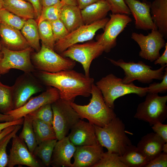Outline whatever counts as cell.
<instances>
[{
  "label": "cell",
  "instance_id": "6da1fadb",
  "mask_svg": "<svg viewBox=\"0 0 167 167\" xmlns=\"http://www.w3.org/2000/svg\"><path fill=\"white\" fill-rule=\"evenodd\" d=\"M35 76L42 84L57 88L60 98L69 102L78 96H90L94 82L93 78L72 69L55 73L39 71Z\"/></svg>",
  "mask_w": 167,
  "mask_h": 167
},
{
  "label": "cell",
  "instance_id": "7a4b0ae2",
  "mask_svg": "<svg viewBox=\"0 0 167 167\" xmlns=\"http://www.w3.org/2000/svg\"><path fill=\"white\" fill-rule=\"evenodd\" d=\"M91 95L90 102L87 105H80L74 102H69L70 104L82 119L86 118L93 125L104 126L117 115L114 109L106 104L101 92L94 83L92 86Z\"/></svg>",
  "mask_w": 167,
  "mask_h": 167
},
{
  "label": "cell",
  "instance_id": "3957f363",
  "mask_svg": "<svg viewBox=\"0 0 167 167\" xmlns=\"http://www.w3.org/2000/svg\"><path fill=\"white\" fill-rule=\"evenodd\" d=\"M94 126L99 143L106 148L108 151L120 156L124 154L127 147L132 144L126 133L124 124L118 117L114 118L104 126Z\"/></svg>",
  "mask_w": 167,
  "mask_h": 167
},
{
  "label": "cell",
  "instance_id": "277c9868",
  "mask_svg": "<svg viewBox=\"0 0 167 167\" xmlns=\"http://www.w3.org/2000/svg\"><path fill=\"white\" fill-rule=\"evenodd\" d=\"M95 85L101 92L106 104L113 109L115 100L120 97L128 94H135L140 97H143L147 93V87L137 86L133 82L124 84L122 79L112 73L102 77Z\"/></svg>",
  "mask_w": 167,
  "mask_h": 167
},
{
  "label": "cell",
  "instance_id": "5b68a950",
  "mask_svg": "<svg viewBox=\"0 0 167 167\" xmlns=\"http://www.w3.org/2000/svg\"><path fill=\"white\" fill-rule=\"evenodd\" d=\"M107 58L112 64L123 69L125 76L122 79V81L126 84H130L135 80L144 84H150L153 79L162 80L165 68L167 65L153 70L151 66L142 61L135 63L131 61L125 62L122 59L115 61L111 58Z\"/></svg>",
  "mask_w": 167,
  "mask_h": 167
},
{
  "label": "cell",
  "instance_id": "8992f818",
  "mask_svg": "<svg viewBox=\"0 0 167 167\" xmlns=\"http://www.w3.org/2000/svg\"><path fill=\"white\" fill-rule=\"evenodd\" d=\"M31 60L35 69L50 73L72 69L76 65L75 61L62 56L42 44L40 50L32 55Z\"/></svg>",
  "mask_w": 167,
  "mask_h": 167
},
{
  "label": "cell",
  "instance_id": "52a82bcc",
  "mask_svg": "<svg viewBox=\"0 0 167 167\" xmlns=\"http://www.w3.org/2000/svg\"><path fill=\"white\" fill-rule=\"evenodd\" d=\"M167 96L147 93L145 100L138 106L134 118L148 122L151 126L163 123L167 118Z\"/></svg>",
  "mask_w": 167,
  "mask_h": 167
},
{
  "label": "cell",
  "instance_id": "ba28073f",
  "mask_svg": "<svg viewBox=\"0 0 167 167\" xmlns=\"http://www.w3.org/2000/svg\"><path fill=\"white\" fill-rule=\"evenodd\" d=\"M51 106L53 126L57 139L59 140L66 136L72 127L82 119L69 102L59 98L52 103Z\"/></svg>",
  "mask_w": 167,
  "mask_h": 167
},
{
  "label": "cell",
  "instance_id": "9c48e42d",
  "mask_svg": "<svg viewBox=\"0 0 167 167\" xmlns=\"http://www.w3.org/2000/svg\"><path fill=\"white\" fill-rule=\"evenodd\" d=\"M104 52L103 47L97 41H90L83 44H74L60 54L80 63L85 75L89 76L90 67L92 61Z\"/></svg>",
  "mask_w": 167,
  "mask_h": 167
},
{
  "label": "cell",
  "instance_id": "30bf717a",
  "mask_svg": "<svg viewBox=\"0 0 167 167\" xmlns=\"http://www.w3.org/2000/svg\"><path fill=\"white\" fill-rule=\"evenodd\" d=\"M109 19V18L105 17L92 23L80 26L56 42L54 50L60 54L74 44L91 40L98 30L104 29Z\"/></svg>",
  "mask_w": 167,
  "mask_h": 167
},
{
  "label": "cell",
  "instance_id": "8fae6325",
  "mask_svg": "<svg viewBox=\"0 0 167 167\" xmlns=\"http://www.w3.org/2000/svg\"><path fill=\"white\" fill-rule=\"evenodd\" d=\"M33 49L29 47L20 50L8 49L2 46V57L0 60V73L4 74L12 69L25 73H32L35 69L31 60Z\"/></svg>",
  "mask_w": 167,
  "mask_h": 167
},
{
  "label": "cell",
  "instance_id": "7c38bea8",
  "mask_svg": "<svg viewBox=\"0 0 167 167\" xmlns=\"http://www.w3.org/2000/svg\"><path fill=\"white\" fill-rule=\"evenodd\" d=\"M12 88L14 109L23 106L32 96L43 89L41 82L32 73L24 72L19 76Z\"/></svg>",
  "mask_w": 167,
  "mask_h": 167
},
{
  "label": "cell",
  "instance_id": "4fadbf2b",
  "mask_svg": "<svg viewBox=\"0 0 167 167\" xmlns=\"http://www.w3.org/2000/svg\"><path fill=\"white\" fill-rule=\"evenodd\" d=\"M110 16L103 32L96 37V41L103 47L106 53L116 46L118 36L132 21L129 15L126 14H112Z\"/></svg>",
  "mask_w": 167,
  "mask_h": 167
},
{
  "label": "cell",
  "instance_id": "5bb4252c",
  "mask_svg": "<svg viewBox=\"0 0 167 167\" xmlns=\"http://www.w3.org/2000/svg\"><path fill=\"white\" fill-rule=\"evenodd\" d=\"M131 37L140 48L139 56L151 62H154L160 56V51L166 43L164 38L157 29L152 30L147 35L133 32Z\"/></svg>",
  "mask_w": 167,
  "mask_h": 167
},
{
  "label": "cell",
  "instance_id": "9a60e30c",
  "mask_svg": "<svg viewBox=\"0 0 167 167\" xmlns=\"http://www.w3.org/2000/svg\"><path fill=\"white\" fill-rule=\"evenodd\" d=\"M17 165L30 167H44L41 162L29 151L24 141L15 134L12 138L7 166L13 167Z\"/></svg>",
  "mask_w": 167,
  "mask_h": 167
},
{
  "label": "cell",
  "instance_id": "2e32d148",
  "mask_svg": "<svg viewBox=\"0 0 167 167\" xmlns=\"http://www.w3.org/2000/svg\"><path fill=\"white\" fill-rule=\"evenodd\" d=\"M60 98L58 90L55 88L49 86L45 91L38 95L30 98L22 106L7 113L14 120L23 118L42 106L51 104Z\"/></svg>",
  "mask_w": 167,
  "mask_h": 167
},
{
  "label": "cell",
  "instance_id": "e0dca14e",
  "mask_svg": "<svg viewBox=\"0 0 167 167\" xmlns=\"http://www.w3.org/2000/svg\"><path fill=\"white\" fill-rule=\"evenodd\" d=\"M135 20L136 29L145 30L157 29L152 18L151 4L137 0H124Z\"/></svg>",
  "mask_w": 167,
  "mask_h": 167
},
{
  "label": "cell",
  "instance_id": "ac0fdd59",
  "mask_svg": "<svg viewBox=\"0 0 167 167\" xmlns=\"http://www.w3.org/2000/svg\"><path fill=\"white\" fill-rule=\"evenodd\" d=\"M68 136L71 142L75 146L99 143L94 125L80 119L71 128Z\"/></svg>",
  "mask_w": 167,
  "mask_h": 167
},
{
  "label": "cell",
  "instance_id": "d6986e66",
  "mask_svg": "<svg viewBox=\"0 0 167 167\" xmlns=\"http://www.w3.org/2000/svg\"><path fill=\"white\" fill-rule=\"evenodd\" d=\"M104 152L103 147L99 143L77 146L73 156L72 167H93Z\"/></svg>",
  "mask_w": 167,
  "mask_h": 167
},
{
  "label": "cell",
  "instance_id": "ffe728a7",
  "mask_svg": "<svg viewBox=\"0 0 167 167\" xmlns=\"http://www.w3.org/2000/svg\"><path fill=\"white\" fill-rule=\"evenodd\" d=\"M76 148L68 136L58 140L53 151L51 165L53 167H72L71 160Z\"/></svg>",
  "mask_w": 167,
  "mask_h": 167
},
{
  "label": "cell",
  "instance_id": "44dd1931",
  "mask_svg": "<svg viewBox=\"0 0 167 167\" xmlns=\"http://www.w3.org/2000/svg\"><path fill=\"white\" fill-rule=\"evenodd\" d=\"M0 36L2 46L13 50H23L30 47L19 30L1 23Z\"/></svg>",
  "mask_w": 167,
  "mask_h": 167
},
{
  "label": "cell",
  "instance_id": "7402d4cb",
  "mask_svg": "<svg viewBox=\"0 0 167 167\" xmlns=\"http://www.w3.org/2000/svg\"><path fill=\"white\" fill-rule=\"evenodd\" d=\"M165 143L164 140L157 134L151 132L143 136L136 147L149 161L162 152Z\"/></svg>",
  "mask_w": 167,
  "mask_h": 167
},
{
  "label": "cell",
  "instance_id": "603a6c76",
  "mask_svg": "<svg viewBox=\"0 0 167 167\" xmlns=\"http://www.w3.org/2000/svg\"><path fill=\"white\" fill-rule=\"evenodd\" d=\"M110 10L106 0H100L88 6L81 10L84 24H90L105 18Z\"/></svg>",
  "mask_w": 167,
  "mask_h": 167
},
{
  "label": "cell",
  "instance_id": "cb8c5ba5",
  "mask_svg": "<svg viewBox=\"0 0 167 167\" xmlns=\"http://www.w3.org/2000/svg\"><path fill=\"white\" fill-rule=\"evenodd\" d=\"M152 19L158 31L167 38V0H154L151 4Z\"/></svg>",
  "mask_w": 167,
  "mask_h": 167
},
{
  "label": "cell",
  "instance_id": "d4e9b609",
  "mask_svg": "<svg viewBox=\"0 0 167 167\" xmlns=\"http://www.w3.org/2000/svg\"><path fill=\"white\" fill-rule=\"evenodd\" d=\"M59 19L69 32L84 24L81 10L77 6L65 4L61 10Z\"/></svg>",
  "mask_w": 167,
  "mask_h": 167
},
{
  "label": "cell",
  "instance_id": "484cf974",
  "mask_svg": "<svg viewBox=\"0 0 167 167\" xmlns=\"http://www.w3.org/2000/svg\"><path fill=\"white\" fill-rule=\"evenodd\" d=\"M3 8L26 20L36 18L33 6L25 0H3Z\"/></svg>",
  "mask_w": 167,
  "mask_h": 167
},
{
  "label": "cell",
  "instance_id": "4316f807",
  "mask_svg": "<svg viewBox=\"0 0 167 167\" xmlns=\"http://www.w3.org/2000/svg\"><path fill=\"white\" fill-rule=\"evenodd\" d=\"M119 158L126 167H144L148 162L137 147L132 144L127 147L123 155L119 156Z\"/></svg>",
  "mask_w": 167,
  "mask_h": 167
},
{
  "label": "cell",
  "instance_id": "83f0119b",
  "mask_svg": "<svg viewBox=\"0 0 167 167\" xmlns=\"http://www.w3.org/2000/svg\"><path fill=\"white\" fill-rule=\"evenodd\" d=\"M21 30L30 46L36 52L39 51L41 47L37 22L34 19H27Z\"/></svg>",
  "mask_w": 167,
  "mask_h": 167
},
{
  "label": "cell",
  "instance_id": "f1b7e54d",
  "mask_svg": "<svg viewBox=\"0 0 167 167\" xmlns=\"http://www.w3.org/2000/svg\"><path fill=\"white\" fill-rule=\"evenodd\" d=\"M32 126L37 145L45 140L57 139L52 125L35 119L32 120Z\"/></svg>",
  "mask_w": 167,
  "mask_h": 167
},
{
  "label": "cell",
  "instance_id": "f546056e",
  "mask_svg": "<svg viewBox=\"0 0 167 167\" xmlns=\"http://www.w3.org/2000/svg\"><path fill=\"white\" fill-rule=\"evenodd\" d=\"M57 139L43 141L37 145L33 154L41 160L44 167L51 166V158Z\"/></svg>",
  "mask_w": 167,
  "mask_h": 167
},
{
  "label": "cell",
  "instance_id": "4dcf8cb0",
  "mask_svg": "<svg viewBox=\"0 0 167 167\" xmlns=\"http://www.w3.org/2000/svg\"><path fill=\"white\" fill-rule=\"evenodd\" d=\"M24 118L23 128L19 137L24 141L29 151L33 153L37 146L32 126L33 120L28 115Z\"/></svg>",
  "mask_w": 167,
  "mask_h": 167
},
{
  "label": "cell",
  "instance_id": "1f68e13d",
  "mask_svg": "<svg viewBox=\"0 0 167 167\" xmlns=\"http://www.w3.org/2000/svg\"><path fill=\"white\" fill-rule=\"evenodd\" d=\"M14 109L12 86L3 84L0 81V112L6 114Z\"/></svg>",
  "mask_w": 167,
  "mask_h": 167
},
{
  "label": "cell",
  "instance_id": "d6a6232c",
  "mask_svg": "<svg viewBox=\"0 0 167 167\" xmlns=\"http://www.w3.org/2000/svg\"><path fill=\"white\" fill-rule=\"evenodd\" d=\"M40 39L42 44L54 50L55 43L50 22L44 20L38 24Z\"/></svg>",
  "mask_w": 167,
  "mask_h": 167
},
{
  "label": "cell",
  "instance_id": "836d02e7",
  "mask_svg": "<svg viewBox=\"0 0 167 167\" xmlns=\"http://www.w3.org/2000/svg\"><path fill=\"white\" fill-rule=\"evenodd\" d=\"M0 20L1 23L19 30H21L26 20L3 8L0 10Z\"/></svg>",
  "mask_w": 167,
  "mask_h": 167
},
{
  "label": "cell",
  "instance_id": "e575fe53",
  "mask_svg": "<svg viewBox=\"0 0 167 167\" xmlns=\"http://www.w3.org/2000/svg\"><path fill=\"white\" fill-rule=\"evenodd\" d=\"M65 4L61 1L54 5L43 7L37 24L44 20L51 21L59 19L61 10Z\"/></svg>",
  "mask_w": 167,
  "mask_h": 167
},
{
  "label": "cell",
  "instance_id": "d590c367",
  "mask_svg": "<svg viewBox=\"0 0 167 167\" xmlns=\"http://www.w3.org/2000/svg\"><path fill=\"white\" fill-rule=\"evenodd\" d=\"M93 167H126L121 161L117 154L107 151L104 152L100 160Z\"/></svg>",
  "mask_w": 167,
  "mask_h": 167
},
{
  "label": "cell",
  "instance_id": "8d00e7d4",
  "mask_svg": "<svg viewBox=\"0 0 167 167\" xmlns=\"http://www.w3.org/2000/svg\"><path fill=\"white\" fill-rule=\"evenodd\" d=\"M27 115L32 120H39L53 125V113L51 104L44 105Z\"/></svg>",
  "mask_w": 167,
  "mask_h": 167
},
{
  "label": "cell",
  "instance_id": "74e56055",
  "mask_svg": "<svg viewBox=\"0 0 167 167\" xmlns=\"http://www.w3.org/2000/svg\"><path fill=\"white\" fill-rule=\"evenodd\" d=\"M22 125H17L15 129L0 140V167L7 166L8 155L6 152V147L11 139L21 128Z\"/></svg>",
  "mask_w": 167,
  "mask_h": 167
},
{
  "label": "cell",
  "instance_id": "f35d334b",
  "mask_svg": "<svg viewBox=\"0 0 167 167\" xmlns=\"http://www.w3.org/2000/svg\"><path fill=\"white\" fill-rule=\"evenodd\" d=\"M49 21L51 25L55 42L62 39L69 33L60 19Z\"/></svg>",
  "mask_w": 167,
  "mask_h": 167
},
{
  "label": "cell",
  "instance_id": "ab89813d",
  "mask_svg": "<svg viewBox=\"0 0 167 167\" xmlns=\"http://www.w3.org/2000/svg\"><path fill=\"white\" fill-rule=\"evenodd\" d=\"M110 7L113 14H131L130 11L124 0H106Z\"/></svg>",
  "mask_w": 167,
  "mask_h": 167
},
{
  "label": "cell",
  "instance_id": "60d3db41",
  "mask_svg": "<svg viewBox=\"0 0 167 167\" xmlns=\"http://www.w3.org/2000/svg\"><path fill=\"white\" fill-rule=\"evenodd\" d=\"M164 75L161 83L154 82L147 87V93H164L167 91V67L165 68Z\"/></svg>",
  "mask_w": 167,
  "mask_h": 167
},
{
  "label": "cell",
  "instance_id": "b9f144b4",
  "mask_svg": "<svg viewBox=\"0 0 167 167\" xmlns=\"http://www.w3.org/2000/svg\"><path fill=\"white\" fill-rule=\"evenodd\" d=\"M167 153L162 152L148 162L144 167H167Z\"/></svg>",
  "mask_w": 167,
  "mask_h": 167
},
{
  "label": "cell",
  "instance_id": "7bdbcfd3",
  "mask_svg": "<svg viewBox=\"0 0 167 167\" xmlns=\"http://www.w3.org/2000/svg\"><path fill=\"white\" fill-rule=\"evenodd\" d=\"M152 126L154 132L160 136L165 143H167V125L157 122Z\"/></svg>",
  "mask_w": 167,
  "mask_h": 167
},
{
  "label": "cell",
  "instance_id": "ee69618b",
  "mask_svg": "<svg viewBox=\"0 0 167 167\" xmlns=\"http://www.w3.org/2000/svg\"><path fill=\"white\" fill-rule=\"evenodd\" d=\"M30 2L33 6L35 12V19L38 21L39 19L42 11V7L40 0H25Z\"/></svg>",
  "mask_w": 167,
  "mask_h": 167
},
{
  "label": "cell",
  "instance_id": "f6af8a7d",
  "mask_svg": "<svg viewBox=\"0 0 167 167\" xmlns=\"http://www.w3.org/2000/svg\"><path fill=\"white\" fill-rule=\"evenodd\" d=\"M165 49L161 56H160L154 61L155 65H160L161 66L167 64V43H165Z\"/></svg>",
  "mask_w": 167,
  "mask_h": 167
},
{
  "label": "cell",
  "instance_id": "bcb514c9",
  "mask_svg": "<svg viewBox=\"0 0 167 167\" xmlns=\"http://www.w3.org/2000/svg\"><path fill=\"white\" fill-rule=\"evenodd\" d=\"M24 117L11 121L0 123V133L5 128L13 125H22L24 122Z\"/></svg>",
  "mask_w": 167,
  "mask_h": 167
},
{
  "label": "cell",
  "instance_id": "7dc6e473",
  "mask_svg": "<svg viewBox=\"0 0 167 167\" xmlns=\"http://www.w3.org/2000/svg\"><path fill=\"white\" fill-rule=\"evenodd\" d=\"M100 0H76L77 6L82 10L88 6Z\"/></svg>",
  "mask_w": 167,
  "mask_h": 167
},
{
  "label": "cell",
  "instance_id": "c3c4849f",
  "mask_svg": "<svg viewBox=\"0 0 167 167\" xmlns=\"http://www.w3.org/2000/svg\"><path fill=\"white\" fill-rule=\"evenodd\" d=\"M16 125H11L4 129L0 133V140L6 135L15 129Z\"/></svg>",
  "mask_w": 167,
  "mask_h": 167
},
{
  "label": "cell",
  "instance_id": "681fc988",
  "mask_svg": "<svg viewBox=\"0 0 167 167\" xmlns=\"http://www.w3.org/2000/svg\"><path fill=\"white\" fill-rule=\"evenodd\" d=\"M41 4L43 7L49 6L59 2L61 0H40Z\"/></svg>",
  "mask_w": 167,
  "mask_h": 167
},
{
  "label": "cell",
  "instance_id": "f907efd6",
  "mask_svg": "<svg viewBox=\"0 0 167 167\" xmlns=\"http://www.w3.org/2000/svg\"><path fill=\"white\" fill-rule=\"evenodd\" d=\"M13 120V118L10 115L0 113V122H10Z\"/></svg>",
  "mask_w": 167,
  "mask_h": 167
},
{
  "label": "cell",
  "instance_id": "816d5d0a",
  "mask_svg": "<svg viewBox=\"0 0 167 167\" xmlns=\"http://www.w3.org/2000/svg\"><path fill=\"white\" fill-rule=\"evenodd\" d=\"M64 2L65 4L68 5L77 6L76 0H61Z\"/></svg>",
  "mask_w": 167,
  "mask_h": 167
},
{
  "label": "cell",
  "instance_id": "f5cc1de1",
  "mask_svg": "<svg viewBox=\"0 0 167 167\" xmlns=\"http://www.w3.org/2000/svg\"><path fill=\"white\" fill-rule=\"evenodd\" d=\"M162 152L167 153V143H165L164 144L162 149Z\"/></svg>",
  "mask_w": 167,
  "mask_h": 167
},
{
  "label": "cell",
  "instance_id": "db71d44e",
  "mask_svg": "<svg viewBox=\"0 0 167 167\" xmlns=\"http://www.w3.org/2000/svg\"><path fill=\"white\" fill-rule=\"evenodd\" d=\"M2 45L0 42V60L2 57Z\"/></svg>",
  "mask_w": 167,
  "mask_h": 167
},
{
  "label": "cell",
  "instance_id": "11a10c76",
  "mask_svg": "<svg viewBox=\"0 0 167 167\" xmlns=\"http://www.w3.org/2000/svg\"><path fill=\"white\" fill-rule=\"evenodd\" d=\"M3 0H0V10L3 8Z\"/></svg>",
  "mask_w": 167,
  "mask_h": 167
},
{
  "label": "cell",
  "instance_id": "9f6ffc18",
  "mask_svg": "<svg viewBox=\"0 0 167 167\" xmlns=\"http://www.w3.org/2000/svg\"><path fill=\"white\" fill-rule=\"evenodd\" d=\"M1 23V20H0V25Z\"/></svg>",
  "mask_w": 167,
  "mask_h": 167
},
{
  "label": "cell",
  "instance_id": "6f0895ef",
  "mask_svg": "<svg viewBox=\"0 0 167 167\" xmlns=\"http://www.w3.org/2000/svg\"><path fill=\"white\" fill-rule=\"evenodd\" d=\"M1 75V74L0 73V77Z\"/></svg>",
  "mask_w": 167,
  "mask_h": 167
}]
</instances>
